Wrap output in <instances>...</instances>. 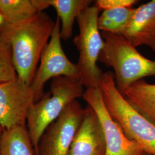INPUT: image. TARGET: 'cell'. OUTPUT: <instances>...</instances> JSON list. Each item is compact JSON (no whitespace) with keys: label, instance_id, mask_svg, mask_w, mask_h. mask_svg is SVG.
Here are the masks:
<instances>
[{"label":"cell","instance_id":"1","mask_svg":"<svg viewBox=\"0 0 155 155\" xmlns=\"http://www.w3.org/2000/svg\"><path fill=\"white\" fill-rule=\"evenodd\" d=\"M55 25V21L44 11L17 27L7 25L17 77L29 85L33 81Z\"/></svg>","mask_w":155,"mask_h":155},{"label":"cell","instance_id":"2","mask_svg":"<svg viewBox=\"0 0 155 155\" xmlns=\"http://www.w3.org/2000/svg\"><path fill=\"white\" fill-rule=\"evenodd\" d=\"M101 35L105 44L98 61L113 69L117 89L123 96L134 82L155 77V61L142 55L121 34Z\"/></svg>","mask_w":155,"mask_h":155},{"label":"cell","instance_id":"3","mask_svg":"<svg viewBox=\"0 0 155 155\" xmlns=\"http://www.w3.org/2000/svg\"><path fill=\"white\" fill-rule=\"evenodd\" d=\"M106 107L125 136L144 153L155 155V125L140 114L117 90L113 72H104L100 83Z\"/></svg>","mask_w":155,"mask_h":155},{"label":"cell","instance_id":"4","mask_svg":"<svg viewBox=\"0 0 155 155\" xmlns=\"http://www.w3.org/2000/svg\"><path fill=\"white\" fill-rule=\"evenodd\" d=\"M78 78L58 77L52 79L50 91L29 109L27 129L36 155L39 141L46 129L73 101L81 98L84 90Z\"/></svg>","mask_w":155,"mask_h":155},{"label":"cell","instance_id":"5","mask_svg":"<svg viewBox=\"0 0 155 155\" xmlns=\"http://www.w3.org/2000/svg\"><path fill=\"white\" fill-rule=\"evenodd\" d=\"M100 11L95 5L90 6L77 18L79 33L73 42L79 52V79L86 89L100 88L104 73L97 65L105 44L98 24Z\"/></svg>","mask_w":155,"mask_h":155},{"label":"cell","instance_id":"6","mask_svg":"<svg viewBox=\"0 0 155 155\" xmlns=\"http://www.w3.org/2000/svg\"><path fill=\"white\" fill-rule=\"evenodd\" d=\"M60 31L61 21L57 17L50 41L41 55L39 66L31 84L35 102L43 96L45 84L50 79L58 77L79 78L77 64L70 61L63 50Z\"/></svg>","mask_w":155,"mask_h":155},{"label":"cell","instance_id":"7","mask_svg":"<svg viewBox=\"0 0 155 155\" xmlns=\"http://www.w3.org/2000/svg\"><path fill=\"white\" fill-rule=\"evenodd\" d=\"M84 114V109L77 100L71 102L45 130L36 155H68Z\"/></svg>","mask_w":155,"mask_h":155},{"label":"cell","instance_id":"8","mask_svg":"<svg viewBox=\"0 0 155 155\" xmlns=\"http://www.w3.org/2000/svg\"><path fill=\"white\" fill-rule=\"evenodd\" d=\"M82 98L94 109L100 120L106 143L105 155H144L139 145L127 138L111 117L100 88L86 89Z\"/></svg>","mask_w":155,"mask_h":155},{"label":"cell","instance_id":"9","mask_svg":"<svg viewBox=\"0 0 155 155\" xmlns=\"http://www.w3.org/2000/svg\"><path fill=\"white\" fill-rule=\"evenodd\" d=\"M35 103L33 90L18 77L0 83V127H27L29 109Z\"/></svg>","mask_w":155,"mask_h":155},{"label":"cell","instance_id":"10","mask_svg":"<svg viewBox=\"0 0 155 155\" xmlns=\"http://www.w3.org/2000/svg\"><path fill=\"white\" fill-rule=\"evenodd\" d=\"M106 143L100 120L87 105L72 141L68 155H105Z\"/></svg>","mask_w":155,"mask_h":155},{"label":"cell","instance_id":"11","mask_svg":"<svg viewBox=\"0 0 155 155\" xmlns=\"http://www.w3.org/2000/svg\"><path fill=\"white\" fill-rule=\"evenodd\" d=\"M121 35L136 48L145 45L155 51V0L135 8Z\"/></svg>","mask_w":155,"mask_h":155},{"label":"cell","instance_id":"12","mask_svg":"<svg viewBox=\"0 0 155 155\" xmlns=\"http://www.w3.org/2000/svg\"><path fill=\"white\" fill-rule=\"evenodd\" d=\"M127 102L140 114L155 125V84L144 79L132 84L124 95Z\"/></svg>","mask_w":155,"mask_h":155},{"label":"cell","instance_id":"13","mask_svg":"<svg viewBox=\"0 0 155 155\" xmlns=\"http://www.w3.org/2000/svg\"><path fill=\"white\" fill-rule=\"evenodd\" d=\"M49 7H53L61 21V38L67 40L71 38L75 20L93 2L91 0H47Z\"/></svg>","mask_w":155,"mask_h":155},{"label":"cell","instance_id":"14","mask_svg":"<svg viewBox=\"0 0 155 155\" xmlns=\"http://www.w3.org/2000/svg\"><path fill=\"white\" fill-rule=\"evenodd\" d=\"M0 155H35L27 127L4 129L0 136Z\"/></svg>","mask_w":155,"mask_h":155},{"label":"cell","instance_id":"15","mask_svg":"<svg viewBox=\"0 0 155 155\" xmlns=\"http://www.w3.org/2000/svg\"><path fill=\"white\" fill-rule=\"evenodd\" d=\"M39 12L33 0H0V13L5 24L10 27L27 22Z\"/></svg>","mask_w":155,"mask_h":155},{"label":"cell","instance_id":"16","mask_svg":"<svg viewBox=\"0 0 155 155\" xmlns=\"http://www.w3.org/2000/svg\"><path fill=\"white\" fill-rule=\"evenodd\" d=\"M135 8H119L104 11L98 17V24L102 32L121 34L130 22Z\"/></svg>","mask_w":155,"mask_h":155},{"label":"cell","instance_id":"17","mask_svg":"<svg viewBox=\"0 0 155 155\" xmlns=\"http://www.w3.org/2000/svg\"><path fill=\"white\" fill-rule=\"evenodd\" d=\"M17 77L12 61L9 28L5 24L0 28V83Z\"/></svg>","mask_w":155,"mask_h":155},{"label":"cell","instance_id":"18","mask_svg":"<svg viewBox=\"0 0 155 155\" xmlns=\"http://www.w3.org/2000/svg\"><path fill=\"white\" fill-rule=\"evenodd\" d=\"M138 2L137 0H97L95 5L100 10H107L119 8L133 7Z\"/></svg>","mask_w":155,"mask_h":155},{"label":"cell","instance_id":"19","mask_svg":"<svg viewBox=\"0 0 155 155\" xmlns=\"http://www.w3.org/2000/svg\"><path fill=\"white\" fill-rule=\"evenodd\" d=\"M5 24V20L4 18V17L2 16V15H1V13H0V28Z\"/></svg>","mask_w":155,"mask_h":155},{"label":"cell","instance_id":"20","mask_svg":"<svg viewBox=\"0 0 155 155\" xmlns=\"http://www.w3.org/2000/svg\"><path fill=\"white\" fill-rule=\"evenodd\" d=\"M3 130H4V129H3V128H2V127H0V136H1V134H2V133Z\"/></svg>","mask_w":155,"mask_h":155},{"label":"cell","instance_id":"21","mask_svg":"<svg viewBox=\"0 0 155 155\" xmlns=\"http://www.w3.org/2000/svg\"><path fill=\"white\" fill-rule=\"evenodd\" d=\"M144 155H148V154H146V153H144Z\"/></svg>","mask_w":155,"mask_h":155}]
</instances>
